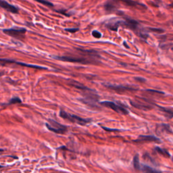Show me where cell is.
<instances>
[{
    "label": "cell",
    "instance_id": "4dcf8cb0",
    "mask_svg": "<svg viewBox=\"0 0 173 173\" xmlns=\"http://www.w3.org/2000/svg\"><path fill=\"white\" fill-rule=\"evenodd\" d=\"M2 151H4V150H3V149H0V152H2Z\"/></svg>",
    "mask_w": 173,
    "mask_h": 173
},
{
    "label": "cell",
    "instance_id": "8992f818",
    "mask_svg": "<svg viewBox=\"0 0 173 173\" xmlns=\"http://www.w3.org/2000/svg\"><path fill=\"white\" fill-rule=\"evenodd\" d=\"M100 104L102 105L103 106L110 108V109L113 110L114 111H115L118 114H124V115H127V114H129V111L126 110V108L120 106V105L116 104L114 102H112V101H101V102H100Z\"/></svg>",
    "mask_w": 173,
    "mask_h": 173
},
{
    "label": "cell",
    "instance_id": "836d02e7",
    "mask_svg": "<svg viewBox=\"0 0 173 173\" xmlns=\"http://www.w3.org/2000/svg\"><path fill=\"white\" fill-rule=\"evenodd\" d=\"M172 51H173V47H172Z\"/></svg>",
    "mask_w": 173,
    "mask_h": 173
},
{
    "label": "cell",
    "instance_id": "3957f363",
    "mask_svg": "<svg viewBox=\"0 0 173 173\" xmlns=\"http://www.w3.org/2000/svg\"><path fill=\"white\" fill-rule=\"evenodd\" d=\"M60 116L61 118H62L65 120H68L69 121L74 122V123H76L79 125H85L86 124H88L91 122L90 119H85V118H82L81 117H79L78 116L74 115V114H70L69 113H67L65 112L64 110H61L60 112Z\"/></svg>",
    "mask_w": 173,
    "mask_h": 173
},
{
    "label": "cell",
    "instance_id": "4316f807",
    "mask_svg": "<svg viewBox=\"0 0 173 173\" xmlns=\"http://www.w3.org/2000/svg\"><path fill=\"white\" fill-rule=\"evenodd\" d=\"M102 129H104L105 131H109V132H111V131H118V129H108L106 127H104V126H102Z\"/></svg>",
    "mask_w": 173,
    "mask_h": 173
},
{
    "label": "cell",
    "instance_id": "8fae6325",
    "mask_svg": "<svg viewBox=\"0 0 173 173\" xmlns=\"http://www.w3.org/2000/svg\"><path fill=\"white\" fill-rule=\"evenodd\" d=\"M107 87L110 89H112L113 91H115L118 93H123L125 91H136L137 89L129 87V86H122V85H106Z\"/></svg>",
    "mask_w": 173,
    "mask_h": 173
},
{
    "label": "cell",
    "instance_id": "5bb4252c",
    "mask_svg": "<svg viewBox=\"0 0 173 173\" xmlns=\"http://www.w3.org/2000/svg\"><path fill=\"white\" fill-rule=\"evenodd\" d=\"M118 1L122 2V3H124V4L126 5L131 6V7H143V8H146L144 6V5L139 4L138 2L132 1V0H118Z\"/></svg>",
    "mask_w": 173,
    "mask_h": 173
},
{
    "label": "cell",
    "instance_id": "ffe728a7",
    "mask_svg": "<svg viewBox=\"0 0 173 173\" xmlns=\"http://www.w3.org/2000/svg\"><path fill=\"white\" fill-rule=\"evenodd\" d=\"M160 129H161V131H166V132H168V133H172V131H171V127L168 125H164L162 124L160 125Z\"/></svg>",
    "mask_w": 173,
    "mask_h": 173
},
{
    "label": "cell",
    "instance_id": "484cf974",
    "mask_svg": "<svg viewBox=\"0 0 173 173\" xmlns=\"http://www.w3.org/2000/svg\"><path fill=\"white\" fill-rule=\"evenodd\" d=\"M147 92L149 93H157V94H164V93L162 91H156V90H152V89H147L146 90Z\"/></svg>",
    "mask_w": 173,
    "mask_h": 173
},
{
    "label": "cell",
    "instance_id": "52a82bcc",
    "mask_svg": "<svg viewBox=\"0 0 173 173\" xmlns=\"http://www.w3.org/2000/svg\"><path fill=\"white\" fill-rule=\"evenodd\" d=\"M4 32L8 35L19 39L25 34L26 30L25 29H23V28H17V29H10L4 30Z\"/></svg>",
    "mask_w": 173,
    "mask_h": 173
},
{
    "label": "cell",
    "instance_id": "2e32d148",
    "mask_svg": "<svg viewBox=\"0 0 173 173\" xmlns=\"http://www.w3.org/2000/svg\"><path fill=\"white\" fill-rule=\"evenodd\" d=\"M141 171L143 173H162V172H160L158 170H156L154 168H151L150 166H148L146 165L142 166Z\"/></svg>",
    "mask_w": 173,
    "mask_h": 173
},
{
    "label": "cell",
    "instance_id": "277c9868",
    "mask_svg": "<svg viewBox=\"0 0 173 173\" xmlns=\"http://www.w3.org/2000/svg\"><path fill=\"white\" fill-rule=\"evenodd\" d=\"M130 103H131L132 107L145 111L151 110V108H153V105H155L152 103V101H150L144 98L136 99L135 100H131L130 101Z\"/></svg>",
    "mask_w": 173,
    "mask_h": 173
},
{
    "label": "cell",
    "instance_id": "d6a6232c",
    "mask_svg": "<svg viewBox=\"0 0 173 173\" xmlns=\"http://www.w3.org/2000/svg\"><path fill=\"white\" fill-rule=\"evenodd\" d=\"M2 75V73H0V76H1Z\"/></svg>",
    "mask_w": 173,
    "mask_h": 173
},
{
    "label": "cell",
    "instance_id": "7a4b0ae2",
    "mask_svg": "<svg viewBox=\"0 0 173 173\" xmlns=\"http://www.w3.org/2000/svg\"><path fill=\"white\" fill-rule=\"evenodd\" d=\"M70 85L75 86V88L79 89L81 91L83 98L80 99V101L94 109H98L99 107L97 106V103L99 101V95L96 91L94 89L86 87L81 83L75 81H71Z\"/></svg>",
    "mask_w": 173,
    "mask_h": 173
},
{
    "label": "cell",
    "instance_id": "9a60e30c",
    "mask_svg": "<svg viewBox=\"0 0 173 173\" xmlns=\"http://www.w3.org/2000/svg\"><path fill=\"white\" fill-rule=\"evenodd\" d=\"M156 106L160 108V110L162 111V112L164 113V116L166 117V118H170V119L173 118V111L172 110L167 109V108H163L162 106H158V105H156Z\"/></svg>",
    "mask_w": 173,
    "mask_h": 173
},
{
    "label": "cell",
    "instance_id": "f1b7e54d",
    "mask_svg": "<svg viewBox=\"0 0 173 173\" xmlns=\"http://www.w3.org/2000/svg\"><path fill=\"white\" fill-rule=\"evenodd\" d=\"M123 45H124V46H125V47H126V48H127V49H129V46L127 45V44H126V42H124V43H123Z\"/></svg>",
    "mask_w": 173,
    "mask_h": 173
},
{
    "label": "cell",
    "instance_id": "7c38bea8",
    "mask_svg": "<svg viewBox=\"0 0 173 173\" xmlns=\"http://www.w3.org/2000/svg\"><path fill=\"white\" fill-rule=\"evenodd\" d=\"M0 7L14 14H17L18 12V9L14 5L10 4L7 2L4 1V0H0Z\"/></svg>",
    "mask_w": 173,
    "mask_h": 173
},
{
    "label": "cell",
    "instance_id": "5b68a950",
    "mask_svg": "<svg viewBox=\"0 0 173 173\" xmlns=\"http://www.w3.org/2000/svg\"><path fill=\"white\" fill-rule=\"evenodd\" d=\"M46 126L49 131L58 134H64L67 131L66 126L60 124L53 119H49L48 120V122L46 123Z\"/></svg>",
    "mask_w": 173,
    "mask_h": 173
},
{
    "label": "cell",
    "instance_id": "f546056e",
    "mask_svg": "<svg viewBox=\"0 0 173 173\" xmlns=\"http://www.w3.org/2000/svg\"><path fill=\"white\" fill-rule=\"evenodd\" d=\"M170 7H171V8H173V3H172V4H171V5H170Z\"/></svg>",
    "mask_w": 173,
    "mask_h": 173
},
{
    "label": "cell",
    "instance_id": "9c48e42d",
    "mask_svg": "<svg viewBox=\"0 0 173 173\" xmlns=\"http://www.w3.org/2000/svg\"><path fill=\"white\" fill-rule=\"evenodd\" d=\"M0 63L2 65H5L6 64H16L18 65H20V66H26L29 68H33V69H46V68L45 67H41L39 66H36V65H33V64H24L23 62H16L12 60H7V59H0Z\"/></svg>",
    "mask_w": 173,
    "mask_h": 173
},
{
    "label": "cell",
    "instance_id": "e0dca14e",
    "mask_svg": "<svg viewBox=\"0 0 173 173\" xmlns=\"http://www.w3.org/2000/svg\"><path fill=\"white\" fill-rule=\"evenodd\" d=\"M119 26H120V20H118L116 22H112L108 24H107V26L109 29L113 31H117Z\"/></svg>",
    "mask_w": 173,
    "mask_h": 173
},
{
    "label": "cell",
    "instance_id": "4fadbf2b",
    "mask_svg": "<svg viewBox=\"0 0 173 173\" xmlns=\"http://www.w3.org/2000/svg\"><path fill=\"white\" fill-rule=\"evenodd\" d=\"M118 0H110L105 4V8L107 11H114L117 8Z\"/></svg>",
    "mask_w": 173,
    "mask_h": 173
},
{
    "label": "cell",
    "instance_id": "44dd1931",
    "mask_svg": "<svg viewBox=\"0 0 173 173\" xmlns=\"http://www.w3.org/2000/svg\"><path fill=\"white\" fill-rule=\"evenodd\" d=\"M35 1L41 3V4L45 5L46 6H48V7H53V5H54L51 2L47 1V0H35Z\"/></svg>",
    "mask_w": 173,
    "mask_h": 173
},
{
    "label": "cell",
    "instance_id": "7402d4cb",
    "mask_svg": "<svg viewBox=\"0 0 173 173\" xmlns=\"http://www.w3.org/2000/svg\"><path fill=\"white\" fill-rule=\"evenodd\" d=\"M18 103H21L20 99L18 97H14V98L11 99L8 104L10 105V104H18Z\"/></svg>",
    "mask_w": 173,
    "mask_h": 173
},
{
    "label": "cell",
    "instance_id": "603a6c76",
    "mask_svg": "<svg viewBox=\"0 0 173 173\" xmlns=\"http://www.w3.org/2000/svg\"><path fill=\"white\" fill-rule=\"evenodd\" d=\"M92 36L96 39H100L101 37V34L99 31H97V30H94L92 32Z\"/></svg>",
    "mask_w": 173,
    "mask_h": 173
},
{
    "label": "cell",
    "instance_id": "30bf717a",
    "mask_svg": "<svg viewBox=\"0 0 173 173\" xmlns=\"http://www.w3.org/2000/svg\"><path fill=\"white\" fill-rule=\"evenodd\" d=\"M135 143H143V142H156L160 143V141L158 138L153 135H141L137 139L134 141Z\"/></svg>",
    "mask_w": 173,
    "mask_h": 173
},
{
    "label": "cell",
    "instance_id": "cb8c5ba5",
    "mask_svg": "<svg viewBox=\"0 0 173 173\" xmlns=\"http://www.w3.org/2000/svg\"><path fill=\"white\" fill-rule=\"evenodd\" d=\"M150 30L151 31H153L154 33H161L162 32H164V30L160 29H155V28H149Z\"/></svg>",
    "mask_w": 173,
    "mask_h": 173
},
{
    "label": "cell",
    "instance_id": "1f68e13d",
    "mask_svg": "<svg viewBox=\"0 0 173 173\" xmlns=\"http://www.w3.org/2000/svg\"><path fill=\"white\" fill-rule=\"evenodd\" d=\"M2 168V166L0 165V168Z\"/></svg>",
    "mask_w": 173,
    "mask_h": 173
},
{
    "label": "cell",
    "instance_id": "83f0119b",
    "mask_svg": "<svg viewBox=\"0 0 173 173\" xmlns=\"http://www.w3.org/2000/svg\"><path fill=\"white\" fill-rule=\"evenodd\" d=\"M136 81H137L139 82H141V83H144L146 82V79H143V78H139V77H137V78H135Z\"/></svg>",
    "mask_w": 173,
    "mask_h": 173
},
{
    "label": "cell",
    "instance_id": "ac0fdd59",
    "mask_svg": "<svg viewBox=\"0 0 173 173\" xmlns=\"http://www.w3.org/2000/svg\"><path fill=\"white\" fill-rule=\"evenodd\" d=\"M155 150L157 151V153L160 155L165 157H171V154L168 152V151L165 150V149H162V148H160L159 147H155Z\"/></svg>",
    "mask_w": 173,
    "mask_h": 173
},
{
    "label": "cell",
    "instance_id": "d6986e66",
    "mask_svg": "<svg viewBox=\"0 0 173 173\" xmlns=\"http://www.w3.org/2000/svg\"><path fill=\"white\" fill-rule=\"evenodd\" d=\"M133 166L136 171H140L141 170L139 159L138 155H135L133 157Z\"/></svg>",
    "mask_w": 173,
    "mask_h": 173
},
{
    "label": "cell",
    "instance_id": "ba28073f",
    "mask_svg": "<svg viewBox=\"0 0 173 173\" xmlns=\"http://www.w3.org/2000/svg\"><path fill=\"white\" fill-rule=\"evenodd\" d=\"M120 25L126 28L131 29L134 31H137L139 24L135 20L131 19V18H126L124 21L120 20Z\"/></svg>",
    "mask_w": 173,
    "mask_h": 173
},
{
    "label": "cell",
    "instance_id": "d4e9b609",
    "mask_svg": "<svg viewBox=\"0 0 173 173\" xmlns=\"http://www.w3.org/2000/svg\"><path fill=\"white\" fill-rule=\"evenodd\" d=\"M66 30L68 32L71 33H75L76 31H78L79 29H66Z\"/></svg>",
    "mask_w": 173,
    "mask_h": 173
},
{
    "label": "cell",
    "instance_id": "6da1fadb",
    "mask_svg": "<svg viewBox=\"0 0 173 173\" xmlns=\"http://www.w3.org/2000/svg\"><path fill=\"white\" fill-rule=\"evenodd\" d=\"M78 54L75 55H64V56L55 57V59L69 62L81 63L84 64H97L100 62V55L96 51L94 50H83L77 49Z\"/></svg>",
    "mask_w": 173,
    "mask_h": 173
}]
</instances>
